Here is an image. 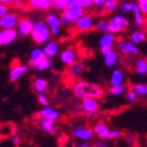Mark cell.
<instances>
[{
    "instance_id": "6da1fadb",
    "label": "cell",
    "mask_w": 147,
    "mask_h": 147,
    "mask_svg": "<svg viewBox=\"0 0 147 147\" xmlns=\"http://www.w3.org/2000/svg\"><path fill=\"white\" fill-rule=\"evenodd\" d=\"M71 92L76 98L81 99V100L86 97L100 99L104 95V90L100 85L83 80H79L74 83L71 87Z\"/></svg>"
},
{
    "instance_id": "7a4b0ae2",
    "label": "cell",
    "mask_w": 147,
    "mask_h": 147,
    "mask_svg": "<svg viewBox=\"0 0 147 147\" xmlns=\"http://www.w3.org/2000/svg\"><path fill=\"white\" fill-rule=\"evenodd\" d=\"M34 26L30 36L37 45H44L51 39L50 29L45 21H34Z\"/></svg>"
},
{
    "instance_id": "3957f363",
    "label": "cell",
    "mask_w": 147,
    "mask_h": 147,
    "mask_svg": "<svg viewBox=\"0 0 147 147\" xmlns=\"http://www.w3.org/2000/svg\"><path fill=\"white\" fill-rule=\"evenodd\" d=\"M85 13V9L81 7L78 4H73L71 6H67V8L62 10L59 16L60 23L63 27H71L75 25L79 18Z\"/></svg>"
},
{
    "instance_id": "277c9868",
    "label": "cell",
    "mask_w": 147,
    "mask_h": 147,
    "mask_svg": "<svg viewBox=\"0 0 147 147\" xmlns=\"http://www.w3.org/2000/svg\"><path fill=\"white\" fill-rule=\"evenodd\" d=\"M108 25H109L108 32L117 34V33H121L126 29H128L130 22L124 14H115L109 18Z\"/></svg>"
},
{
    "instance_id": "5b68a950",
    "label": "cell",
    "mask_w": 147,
    "mask_h": 147,
    "mask_svg": "<svg viewBox=\"0 0 147 147\" xmlns=\"http://www.w3.org/2000/svg\"><path fill=\"white\" fill-rule=\"evenodd\" d=\"M71 135L75 139L80 141H91L94 137L93 129L85 126V125H77L74 127Z\"/></svg>"
},
{
    "instance_id": "8992f818",
    "label": "cell",
    "mask_w": 147,
    "mask_h": 147,
    "mask_svg": "<svg viewBox=\"0 0 147 147\" xmlns=\"http://www.w3.org/2000/svg\"><path fill=\"white\" fill-rule=\"evenodd\" d=\"M81 104H82L83 111L85 115H94L100 109V104L98 102V99L92 98V97H86V98H83L81 101Z\"/></svg>"
},
{
    "instance_id": "52a82bcc",
    "label": "cell",
    "mask_w": 147,
    "mask_h": 147,
    "mask_svg": "<svg viewBox=\"0 0 147 147\" xmlns=\"http://www.w3.org/2000/svg\"><path fill=\"white\" fill-rule=\"evenodd\" d=\"M94 18L91 14L84 13L75 23V29L78 32H88L94 28Z\"/></svg>"
},
{
    "instance_id": "ba28073f",
    "label": "cell",
    "mask_w": 147,
    "mask_h": 147,
    "mask_svg": "<svg viewBox=\"0 0 147 147\" xmlns=\"http://www.w3.org/2000/svg\"><path fill=\"white\" fill-rule=\"evenodd\" d=\"M31 67L29 64H22V63H16L14 65H12L10 71L8 74L9 81L12 83L18 82L24 75H26L27 73H29Z\"/></svg>"
},
{
    "instance_id": "9c48e42d",
    "label": "cell",
    "mask_w": 147,
    "mask_h": 147,
    "mask_svg": "<svg viewBox=\"0 0 147 147\" xmlns=\"http://www.w3.org/2000/svg\"><path fill=\"white\" fill-rule=\"evenodd\" d=\"M86 69V65L84 61L78 60L74 61L71 64H69L67 67V75L74 80H79L83 76V74Z\"/></svg>"
},
{
    "instance_id": "30bf717a",
    "label": "cell",
    "mask_w": 147,
    "mask_h": 147,
    "mask_svg": "<svg viewBox=\"0 0 147 147\" xmlns=\"http://www.w3.org/2000/svg\"><path fill=\"white\" fill-rule=\"evenodd\" d=\"M119 52L125 55H136L139 53L138 45L131 41V40H122L117 45Z\"/></svg>"
},
{
    "instance_id": "8fae6325",
    "label": "cell",
    "mask_w": 147,
    "mask_h": 147,
    "mask_svg": "<svg viewBox=\"0 0 147 147\" xmlns=\"http://www.w3.org/2000/svg\"><path fill=\"white\" fill-rule=\"evenodd\" d=\"M33 26L34 23L31 21L30 18H22L18 21V24L16 25V30L18 32V35L21 37H27L30 36L33 30Z\"/></svg>"
},
{
    "instance_id": "7c38bea8",
    "label": "cell",
    "mask_w": 147,
    "mask_h": 147,
    "mask_svg": "<svg viewBox=\"0 0 147 147\" xmlns=\"http://www.w3.org/2000/svg\"><path fill=\"white\" fill-rule=\"evenodd\" d=\"M20 18L16 13L8 12L0 18V28L1 29H13L18 24Z\"/></svg>"
},
{
    "instance_id": "4fadbf2b",
    "label": "cell",
    "mask_w": 147,
    "mask_h": 147,
    "mask_svg": "<svg viewBox=\"0 0 147 147\" xmlns=\"http://www.w3.org/2000/svg\"><path fill=\"white\" fill-rule=\"evenodd\" d=\"M78 59V52L74 48H65L59 53V60L64 65L69 67L74 61Z\"/></svg>"
},
{
    "instance_id": "5bb4252c",
    "label": "cell",
    "mask_w": 147,
    "mask_h": 147,
    "mask_svg": "<svg viewBox=\"0 0 147 147\" xmlns=\"http://www.w3.org/2000/svg\"><path fill=\"white\" fill-rule=\"evenodd\" d=\"M93 132L94 135H96L100 139H105V140H111V130L108 128V126L104 123H97L93 127Z\"/></svg>"
},
{
    "instance_id": "9a60e30c",
    "label": "cell",
    "mask_w": 147,
    "mask_h": 147,
    "mask_svg": "<svg viewBox=\"0 0 147 147\" xmlns=\"http://www.w3.org/2000/svg\"><path fill=\"white\" fill-rule=\"evenodd\" d=\"M18 32L16 28L13 29H1V35L0 39L2 45H10L12 44L16 39H18Z\"/></svg>"
},
{
    "instance_id": "2e32d148",
    "label": "cell",
    "mask_w": 147,
    "mask_h": 147,
    "mask_svg": "<svg viewBox=\"0 0 147 147\" xmlns=\"http://www.w3.org/2000/svg\"><path fill=\"white\" fill-rule=\"evenodd\" d=\"M39 117H43V119H48L51 121H57L60 119L61 115H60V111L57 109H55L54 107H51V106H43L41 110L38 113Z\"/></svg>"
},
{
    "instance_id": "e0dca14e",
    "label": "cell",
    "mask_w": 147,
    "mask_h": 147,
    "mask_svg": "<svg viewBox=\"0 0 147 147\" xmlns=\"http://www.w3.org/2000/svg\"><path fill=\"white\" fill-rule=\"evenodd\" d=\"M126 82V75L121 69H115L113 71L110 75L109 79V85L110 87H115V86L125 85Z\"/></svg>"
},
{
    "instance_id": "ac0fdd59",
    "label": "cell",
    "mask_w": 147,
    "mask_h": 147,
    "mask_svg": "<svg viewBox=\"0 0 147 147\" xmlns=\"http://www.w3.org/2000/svg\"><path fill=\"white\" fill-rule=\"evenodd\" d=\"M42 50H43L45 56H47L49 58H54L59 53V45H58L57 42L49 40L48 42H46L44 44Z\"/></svg>"
},
{
    "instance_id": "d6986e66",
    "label": "cell",
    "mask_w": 147,
    "mask_h": 147,
    "mask_svg": "<svg viewBox=\"0 0 147 147\" xmlns=\"http://www.w3.org/2000/svg\"><path fill=\"white\" fill-rule=\"evenodd\" d=\"M38 126H39V128L42 129L44 132L51 134V135H55V134L57 133V128H56V125H55V121L39 117Z\"/></svg>"
},
{
    "instance_id": "ffe728a7",
    "label": "cell",
    "mask_w": 147,
    "mask_h": 147,
    "mask_svg": "<svg viewBox=\"0 0 147 147\" xmlns=\"http://www.w3.org/2000/svg\"><path fill=\"white\" fill-rule=\"evenodd\" d=\"M115 43H117V37H115V34L110 33V32L103 33V35H102L98 40V45L100 46V48H103V47L113 48Z\"/></svg>"
},
{
    "instance_id": "44dd1931",
    "label": "cell",
    "mask_w": 147,
    "mask_h": 147,
    "mask_svg": "<svg viewBox=\"0 0 147 147\" xmlns=\"http://www.w3.org/2000/svg\"><path fill=\"white\" fill-rule=\"evenodd\" d=\"M130 11L134 14V23L138 27H142L145 25V16L141 12V10L138 7V4L136 2L130 1Z\"/></svg>"
},
{
    "instance_id": "7402d4cb",
    "label": "cell",
    "mask_w": 147,
    "mask_h": 147,
    "mask_svg": "<svg viewBox=\"0 0 147 147\" xmlns=\"http://www.w3.org/2000/svg\"><path fill=\"white\" fill-rule=\"evenodd\" d=\"M52 64H53L52 58H49V57H47V56H44V57H42L41 59L33 62L30 67L37 71H47V69H50V67H52Z\"/></svg>"
},
{
    "instance_id": "603a6c76",
    "label": "cell",
    "mask_w": 147,
    "mask_h": 147,
    "mask_svg": "<svg viewBox=\"0 0 147 147\" xmlns=\"http://www.w3.org/2000/svg\"><path fill=\"white\" fill-rule=\"evenodd\" d=\"M33 90L36 92L37 94H41V93H45L48 89V82L47 80L42 77H37L33 80Z\"/></svg>"
},
{
    "instance_id": "cb8c5ba5",
    "label": "cell",
    "mask_w": 147,
    "mask_h": 147,
    "mask_svg": "<svg viewBox=\"0 0 147 147\" xmlns=\"http://www.w3.org/2000/svg\"><path fill=\"white\" fill-rule=\"evenodd\" d=\"M46 24L49 27L50 31L52 30H60L61 27V23H60V18L57 14L53 13V12H49L46 16Z\"/></svg>"
},
{
    "instance_id": "d4e9b609",
    "label": "cell",
    "mask_w": 147,
    "mask_h": 147,
    "mask_svg": "<svg viewBox=\"0 0 147 147\" xmlns=\"http://www.w3.org/2000/svg\"><path fill=\"white\" fill-rule=\"evenodd\" d=\"M29 5L31 8L37 9V10H49L51 8V1L50 0H31L29 1Z\"/></svg>"
},
{
    "instance_id": "484cf974",
    "label": "cell",
    "mask_w": 147,
    "mask_h": 147,
    "mask_svg": "<svg viewBox=\"0 0 147 147\" xmlns=\"http://www.w3.org/2000/svg\"><path fill=\"white\" fill-rule=\"evenodd\" d=\"M134 69L141 77L147 76V59L144 57L137 58L134 63Z\"/></svg>"
},
{
    "instance_id": "4316f807",
    "label": "cell",
    "mask_w": 147,
    "mask_h": 147,
    "mask_svg": "<svg viewBox=\"0 0 147 147\" xmlns=\"http://www.w3.org/2000/svg\"><path fill=\"white\" fill-rule=\"evenodd\" d=\"M103 62L105 64V67H113L117 63V61H119V53L113 50V49L110 52H108L107 54L103 55Z\"/></svg>"
},
{
    "instance_id": "83f0119b",
    "label": "cell",
    "mask_w": 147,
    "mask_h": 147,
    "mask_svg": "<svg viewBox=\"0 0 147 147\" xmlns=\"http://www.w3.org/2000/svg\"><path fill=\"white\" fill-rule=\"evenodd\" d=\"M45 54H44L43 50L40 47H35L31 50L30 52V59H29V65L33 63V62L37 61V60L41 59L42 57H44Z\"/></svg>"
},
{
    "instance_id": "f1b7e54d",
    "label": "cell",
    "mask_w": 147,
    "mask_h": 147,
    "mask_svg": "<svg viewBox=\"0 0 147 147\" xmlns=\"http://www.w3.org/2000/svg\"><path fill=\"white\" fill-rule=\"evenodd\" d=\"M119 8V1L117 0H106L103 5V9L105 13L115 12Z\"/></svg>"
},
{
    "instance_id": "f546056e",
    "label": "cell",
    "mask_w": 147,
    "mask_h": 147,
    "mask_svg": "<svg viewBox=\"0 0 147 147\" xmlns=\"http://www.w3.org/2000/svg\"><path fill=\"white\" fill-rule=\"evenodd\" d=\"M133 43H135L136 45L138 44H141L146 40V35H145L144 32L142 31H137V32H134L133 34L131 35V38H130Z\"/></svg>"
},
{
    "instance_id": "4dcf8cb0",
    "label": "cell",
    "mask_w": 147,
    "mask_h": 147,
    "mask_svg": "<svg viewBox=\"0 0 147 147\" xmlns=\"http://www.w3.org/2000/svg\"><path fill=\"white\" fill-rule=\"evenodd\" d=\"M108 21H105V20H100V21L96 22L94 24V28L95 30L97 32H101V33H105V32H108Z\"/></svg>"
},
{
    "instance_id": "1f68e13d",
    "label": "cell",
    "mask_w": 147,
    "mask_h": 147,
    "mask_svg": "<svg viewBox=\"0 0 147 147\" xmlns=\"http://www.w3.org/2000/svg\"><path fill=\"white\" fill-rule=\"evenodd\" d=\"M51 1V7L55 10L62 11L67 7V0H50Z\"/></svg>"
},
{
    "instance_id": "d6a6232c",
    "label": "cell",
    "mask_w": 147,
    "mask_h": 147,
    "mask_svg": "<svg viewBox=\"0 0 147 147\" xmlns=\"http://www.w3.org/2000/svg\"><path fill=\"white\" fill-rule=\"evenodd\" d=\"M138 97H145L147 96V87L145 84H137L132 88Z\"/></svg>"
},
{
    "instance_id": "836d02e7",
    "label": "cell",
    "mask_w": 147,
    "mask_h": 147,
    "mask_svg": "<svg viewBox=\"0 0 147 147\" xmlns=\"http://www.w3.org/2000/svg\"><path fill=\"white\" fill-rule=\"evenodd\" d=\"M127 92V87L125 85L115 86V87H110V94L113 96H121Z\"/></svg>"
},
{
    "instance_id": "e575fe53",
    "label": "cell",
    "mask_w": 147,
    "mask_h": 147,
    "mask_svg": "<svg viewBox=\"0 0 147 147\" xmlns=\"http://www.w3.org/2000/svg\"><path fill=\"white\" fill-rule=\"evenodd\" d=\"M75 3L80 5V6L83 7L84 9L91 8V7L93 6V1H92V0H75Z\"/></svg>"
},
{
    "instance_id": "d590c367",
    "label": "cell",
    "mask_w": 147,
    "mask_h": 147,
    "mask_svg": "<svg viewBox=\"0 0 147 147\" xmlns=\"http://www.w3.org/2000/svg\"><path fill=\"white\" fill-rule=\"evenodd\" d=\"M136 3L138 4V7L141 10L143 14L147 16V0H136Z\"/></svg>"
},
{
    "instance_id": "8d00e7d4",
    "label": "cell",
    "mask_w": 147,
    "mask_h": 147,
    "mask_svg": "<svg viewBox=\"0 0 147 147\" xmlns=\"http://www.w3.org/2000/svg\"><path fill=\"white\" fill-rule=\"evenodd\" d=\"M126 100L128 102H136L138 100V96L133 90H130L126 92Z\"/></svg>"
},
{
    "instance_id": "74e56055",
    "label": "cell",
    "mask_w": 147,
    "mask_h": 147,
    "mask_svg": "<svg viewBox=\"0 0 147 147\" xmlns=\"http://www.w3.org/2000/svg\"><path fill=\"white\" fill-rule=\"evenodd\" d=\"M38 102L41 104L42 106H48L49 105V100H48V97L46 96L45 93H41V94H38Z\"/></svg>"
},
{
    "instance_id": "f35d334b",
    "label": "cell",
    "mask_w": 147,
    "mask_h": 147,
    "mask_svg": "<svg viewBox=\"0 0 147 147\" xmlns=\"http://www.w3.org/2000/svg\"><path fill=\"white\" fill-rule=\"evenodd\" d=\"M119 10H121V12H122L123 14H129L131 13V11H130V2H126V3H121V4L119 5Z\"/></svg>"
},
{
    "instance_id": "ab89813d",
    "label": "cell",
    "mask_w": 147,
    "mask_h": 147,
    "mask_svg": "<svg viewBox=\"0 0 147 147\" xmlns=\"http://www.w3.org/2000/svg\"><path fill=\"white\" fill-rule=\"evenodd\" d=\"M92 147H109V143L105 139H100L99 138V140L96 141L94 144L92 145Z\"/></svg>"
},
{
    "instance_id": "60d3db41",
    "label": "cell",
    "mask_w": 147,
    "mask_h": 147,
    "mask_svg": "<svg viewBox=\"0 0 147 147\" xmlns=\"http://www.w3.org/2000/svg\"><path fill=\"white\" fill-rule=\"evenodd\" d=\"M125 140H126V142L128 143L130 146H135L136 143H137V140H136V137L133 135H126L125 136Z\"/></svg>"
},
{
    "instance_id": "b9f144b4",
    "label": "cell",
    "mask_w": 147,
    "mask_h": 147,
    "mask_svg": "<svg viewBox=\"0 0 147 147\" xmlns=\"http://www.w3.org/2000/svg\"><path fill=\"white\" fill-rule=\"evenodd\" d=\"M9 12V7L8 5L4 4V3H0V18L4 16L6 13Z\"/></svg>"
},
{
    "instance_id": "7bdbcfd3",
    "label": "cell",
    "mask_w": 147,
    "mask_h": 147,
    "mask_svg": "<svg viewBox=\"0 0 147 147\" xmlns=\"http://www.w3.org/2000/svg\"><path fill=\"white\" fill-rule=\"evenodd\" d=\"M10 133V126L9 125H1V128H0V134L1 135H7V134Z\"/></svg>"
},
{
    "instance_id": "ee69618b",
    "label": "cell",
    "mask_w": 147,
    "mask_h": 147,
    "mask_svg": "<svg viewBox=\"0 0 147 147\" xmlns=\"http://www.w3.org/2000/svg\"><path fill=\"white\" fill-rule=\"evenodd\" d=\"M11 141H12V144H13L16 147H18V146H20V145H21L22 139H21V137L18 136V134H16V135L11 136Z\"/></svg>"
},
{
    "instance_id": "f6af8a7d",
    "label": "cell",
    "mask_w": 147,
    "mask_h": 147,
    "mask_svg": "<svg viewBox=\"0 0 147 147\" xmlns=\"http://www.w3.org/2000/svg\"><path fill=\"white\" fill-rule=\"evenodd\" d=\"M26 4L25 0H11V5H13L14 7H18V8H22Z\"/></svg>"
},
{
    "instance_id": "bcb514c9",
    "label": "cell",
    "mask_w": 147,
    "mask_h": 147,
    "mask_svg": "<svg viewBox=\"0 0 147 147\" xmlns=\"http://www.w3.org/2000/svg\"><path fill=\"white\" fill-rule=\"evenodd\" d=\"M123 136L122 131H119L117 129H115V130H111V138L113 139H119Z\"/></svg>"
},
{
    "instance_id": "7dc6e473",
    "label": "cell",
    "mask_w": 147,
    "mask_h": 147,
    "mask_svg": "<svg viewBox=\"0 0 147 147\" xmlns=\"http://www.w3.org/2000/svg\"><path fill=\"white\" fill-rule=\"evenodd\" d=\"M73 147H92V145L89 141H81L80 143H77Z\"/></svg>"
},
{
    "instance_id": "c3c4849f",
    "label": "cell",
    "mask_w": 147,
    "mask_h": 147,
    "mask_svg": "<svg viewBox=\"0 0 147 147\" xmlns=\"http://www.w3.org/2000/svg\"><path fill=\"white\" fill-rule=\"evenodd\" d=\"M92 1H93V6L100 7V6H103L106 0H92Z\"/></svg>"
},
{
    "instance_id": "681fc988",
    "label": "cell",
    "mask_w": 147,
    "mask_h": 147,
    "mask_svg": "<svg viewBox=\"0 0 147 147\" xmlns=\"http://www.w3.org/2000/svg\"><path fill=\"white\" fill-rule=\"evenodd\" d=\"M18 126H16V125L10 126V134H11V135H16V134H18Z\"/></svg>"
},
{
    "instance_id": "f907efd6",
    "label": "cell",
    "mask_w": 147,
    "mask_h": 147,
    "mask_svg": "<svg viewBox=\"0 0 147 147\" xmlns=\"http://www.w3.org/2000/svg\"><path fill=\"white\" fill-rule=\"evenodd\" d=\"M113 50V48H109V47H103V48H101V53L103 55L107 54L108 52H110V51Z\"/></svg>"
},
{
    "instance_id": "816d5d0a",
    "label": "cell",
    "mask_w": 147,
    "mask_h": 147,
    "mask_svg": "<svg viewBox=\"0 0 147 147\" xmlns=\"http://www.w3.org/2000/svg\"><path fill=\"white\" fill-rule=\"evenodd\" d=\"M76 110H77V111H81V113L83 111V107H82V104H81V102H79V103L76 104Z\"/></svg>"
},
{
    "instance_id": "f5cc1de1",
    "label": "cell",
    "mask_w": 147,
    "mask_h": 147,
    "mask_svg": "<svg viewBox=\"0 0 147 147\" xmlns=\"http://www.w3.org/2000/svg\"><path fill=\"white\" fill-rule=\"evenodd\" d=\"M1 3H4L6 5H11V0H1Z\"/></svg>"
},
{
    "instance_id": "db71d44e",
    "label": "cell",
    "mask_w": 147,
    "mask_h": 147,
    "mask_svg": "<svg viewBox=\"0 0 147 147\" xmlns=\"http://www.w3.org/2000/svg\"><path fill=\"white\" fill-rule=\"evenodd\" d=\"M16 111L18 113H23V107H22V106H18V107L16 108Z\"/></svg>"
},
{
    "instance_id": "11a10c76",
    "label": "cell",
    "mask_w": 147,
    "mask_h": 147,
    "mask_svg": "<svg viewBox=\"0 0 147 147\" xmlns=\"http://www.w3.org/2000/svg\"><path fill=\"white\" fill-rule=\"evenodd\" d=\"M8 100H9V97L8 96H4L2 98V101H3V102H5V103H6V102H8Z\"/></svg>"
},
{
    "instance_id": "9f6ffc18",
    "label": "cell",
    "mask_w": 147,
    "mask_h": 147,
    "mask_svg": "<svg viewBox=\"0 0 147 147\" xmlns=\"http://www.w3.org/2000/svg\"><path fill=\"white\" fill-rule=\"evenodd\" d=\"M61 93H63V94H65V93H67V87H62L61 88Z\"/></svg>"
},
{
    "instance_id": "6f0895ef",
    "label": "cell",
    "mask_w": 147,
    "mask_h": 147,
    "mask_svg": "<svg viewBox=\"0 0 147 147\" xmlns=\"http://www.w3.org/2000/svg\"><path fill=\"white\" fill-rule=\"evenodd\" d=\"M131 0H121V2H123V3H126V2H130Z\"/></svg>"
},
{
    "instance_id": "680465c9",
    "label": "cell",
    "mask_w": 147,
    "mask_h": 147,
    "mask_svg": "<svg viewBox=\"0 0 147 147\" xmlns=\"http://www.w3.org/2000/svg\"><path fill=\"white\" fill-rule=\"evenodd\" d=\"M2 140H3V136L1 135V134H0V143L2 142Z\"/></svg>"
},
{
    "instance_id": "91938a15",
    "label": "cell",
    "mask_w": 147,
    "mask_h": 147,
    "mask_svg": "<svg viewBox=\"0 0 147 147\" xmlns=\"http://www.w3.org/2000/svg\"><path fill=\"white\" fill-rule=\"evenodd\" d=\"M0 35H1V30H0ZM1 46H3V45H2V43H1V39H0V48H1Z\"/></svg>"
},
{
    "instance_id": "94428289",
    "label": "cell",
    "mask_w": 147,
    "mask_h": 147,
    "mask_svg": "<svg viewBox=\"0 0 147 147\" xmlns=\"http://www.w3.org/2000/svg\"><path fill=\"white\" fill-rule=\"evenodd\" d=\"M1 125H2V124H1V122H0V128H1Z\"/></svg>"
},
{
    "instance_id": "6125c7cd",
    "label": "cell",
    "mask_w": 147,
    "mask_h": 147,
    "mask_svg": "<svg viewBox=\"0 0 147 147\" xmlns=\"http://www.w3.org/2000/svg\"><path fill=\"white\" fill-rule=\"evenodd\" d=\"M145 85H146V87H147V82H146V83H145Z\"/></svg>"
},
{
    "instance_id": "be15d7a7",
    "label": "cell",
    "mask_w": 147,
    "mask_h": 147,
    "mask_svg": "<svg viewBox=\"0 0 147 147\" xmlns=\"http://www.w3.org/2000/svg\"><path fill=\"white\" fill-rule=\"evenodd\" d=\"M27 1H28V2H29V1H31V0H27Z\"/></svg>"
},
{
    "instance_id": "e7e4bbea",
    "label": "cell",
    "mask_w": 147,
    "mask_h": 147,
    "mask_svg": "<svg viewBox=\"0 0 147 147\" xmlns=\"http://www.w3.org/2000/svg\"><path fill=\"white\" fill-rule=\"evenodd\" d=\"M0 3H1V0H0Z\"/></svg>"
}]
</instances>
